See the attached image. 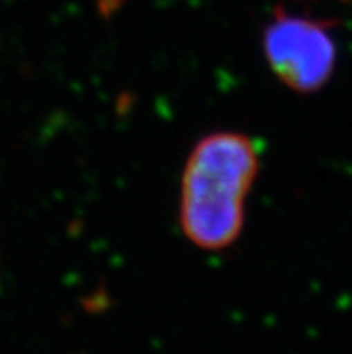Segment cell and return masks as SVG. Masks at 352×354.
Segmentation results:
<instances>
[{"label": "cell", "instance_id": "cell-1", "mask_svg": "<svg viewBox=\"0 0 352 354\" xmlns=\"http://www.w3.org/2000/svg\"><path fill=\"white\" fill-rule=\"evenodd\" d=\"M259 173L254 140L239 131H214L194 144L180 185V227L201 250H223L245 225V202Z\"/></svg>", "mask_w": 352, "mask_h": 354}, {"label": "cell", "instance_id": "cell-2", "mask_svg": "<svg viewBox=\"0 0 352 354\" xmlns=\"http://www.w3.org/2000/svg\"><path fill=\"white\" fill-rule=\"evenodd\" d=\"M263 54L282 85L297 94H315L336 67L335 22L277 6L264 26Z\"/></svg>", "mask_w": 352, "mask_h": 354}]
</instances>
